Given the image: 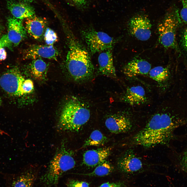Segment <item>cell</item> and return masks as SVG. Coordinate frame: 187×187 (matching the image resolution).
<instances>
[{"mask_svg":"<svg viewBox=\"0 0 187 187\" xmlns=\"http://www.w3.org/2000/svg\"><path fill=\"white\" fill-rule=\"evenodd\" d=\"M184 125L183 119L174 110L157 113L135 135L133 141L136 145L147 148L168 145L175 138V130Z\"/></svg>","mask_w":187,"mask_h":187,"instance_id":"6da1fadb","label":"cell"},{"mask_svg":"<svg viewBox=\"0 0 187 187\" xmlns=\"http://www.w3.org/2000/svg\"><path fill=\"white\" fill-rule=\"evenodd\" d=\"M68 33L69 48L65 65L68 75L77 82L89 81L92 77L94 71L90 55L73 34Z\"/></svg>","mask_w":187,"mask_h":187,"instance_id":"7a4b0ae2","label":"cell"},{"mask_svg":"<svg viewBox=\"0 0 187 187\" xmlns=\"http://www.w3.org/2000/svg\"><path fill=\"white\" fill-rule=\"evenodd\" d=\"M90 116L87 104L79 98L72 96L64 105L58 128L63 131H78L88 122Z\"/></svg>","mask_w":187,"mask_h":187,"instance_id":"3957f363","label":"cell"},{"mask_svg":"<svg viewBox=\"0 0 187 187\" xmlns=\"http://www.w3.org/2000/svg\"><path fill=\"white\" fill-rule=\"evenodd\" d=\"M73 156V152L66 148L63 143L42 177L41 181L46 186L50 187L56 185L63 173L75 167L76 162Z\"/></svg>","mask_w":187,"mask_h":187,"instance_id":"277c9868","label":"cell"},{"mask_svg":"<svg viewBox=\"0 0 187 187\" xmlns=\"http://www.w3.org/2000/svg\"><path fill=\"white\" fill-rule=\"evenodd\" d=\"M0 85L8 94L16 96L31 94L34 88L32 81L25 78L17 68L11 69L1 76Z\"/></svg>","mask_w":187,"mask_h":187,"instance_id":"5b68a950","label":"cell"},{"mask_svg":"<svg viewBox=\"0 0 187 187\" xmlns=\"http://www.w3.org/2000/svg\"><path fill=\"white\" fill-rule=\"evenodd\" d=\"M181 21L179 9L177 6L174 5L158 24V41L165 48L175 49L177 48L176 29Z\"/></svg>","mask_w":187,"mask_h":187,"instance_id":"8992f818","label":"cell"},{"mask_svg":"<svg viewBox=\"0 0 187 187\" xmlns=\"http://www.w3.org/2000/svg\"><path fill=\"white\" fill-rule=\"evenodd\" d=\"M82 34L92 54L112 49L115 43L113 38L106 33L97 31L93 29L83 30Z\"/></svg>","mask_w":187,"mask_h":187,"instance_id":"52a82bcc","label":"cell"},{"mask_svg":"<svg viewBox=\"0 0 187 187\" xmlns=\"http://www.w3.org/2000/svg\"><path fill=\"white\" fill-rule=\"evenodd\" d=\"M151 23L147 17L139 15L130 20L128 29L131 36L141 41H145L151 36Z\"/></svg>","mask_w":187,"mask_h":187,"instance_id":"ba28073f","label":"cell"},{"mask_svg":"<svg viewBox=\"0 0 187 187\" xmlns=\"http://www.w3.org/2000/svg\"><path fill=\"white\" fill-rule=\"evenodd\" d=\"M105 124L110 132L116 134L127 132L131 130L132 126L129 116L123 113L110 115L105 120Z\"/></svg>","mask_w":187,"mask_h":187,"instance_id":"9c48e42d","label":"cell"},{"mask_svg":"<svg viewBox=\"0 0 187 187\" xmlns=\"http://www.w3.org/2000/svg\"><path fill=\"white\" fill-rule=\"evenodd\" d=\"M117 165L119 170L125 174L137 172L143 167L141 159L131 151H127L119 158Z\"/></svg>","mask_w":187,"mask_h":187,"instance_id":"30bf717a","label":"cell"},{"mask_svg":"<svg viewBox=\"0 0 187 187\" xmlns=\"http://www.w3.org/2000/svg\"><path fill=\"white\" fill-rule=\"evenodd\" d=\"M58 54V50L52 45H34L25 50L24 57L27 59L42 57L56 59Z\"/></svg>","mask_w":187,"mask_h":187,"instance_id":"8fae6325","label":"cell"},{"mask_svg":"<svg viewBox=\"0 0 187 187\" xmlns=\"http://www.w3.org/2000/svg\"><path fill=\"white\" fill-rule=\"evenodd\" d=\"M8 39L12 45L17 46L26 37V31L21 21L14 17L8 20Z\"/></svg>","mask_w":187,"mask_h":187,"instance_id":"7c38bea8","label":"cell"},{"mask_svg":"<svg viewBox=\"0 0 187 187\" xmlns=\"http://www.w3.org/2000/svg\"><path fill=\"white\" fill-rule=\"evenodd\" d=\"M111 150L107 147L87 150L83 155V164L89 167L96 166L106 160Z\"/></svg>","mask_w":187,"mask_h":187,"instance_id":"4fadbf2b","label":"cell"},{"mask_svg":"<svg viewBox=\"0 0 187 187\" xmlns=\"http://www.w3.org/2000/svg\"><path fill=\"white\" fill-rule=\"evenodd\" d=\"M151 69L150 63L146 60L140 58H134L129 61L124 66V74L129 77L148 74Z\"/></svg>","mask_w":187,"mask_h":187,"instance_id":"5bb4252c","label":"cell"},{"mask_svg":"<svg viewBox=\"0 0 187 187\" xmlns=\"http://www.w3.org/2000/svg\"><path fill=\"white\" fill-rule=\"evenodd\" d=\"M111 49L102 52L98 57L99 71L101 74L115 78L116 77Z\"/></svg>","mask_w":187,"mask_h":187,"instance_id":"9a60e30c","label":"cell"},{"mask_svg":"<svg viewBox=\"0 0 187 187\" xmlns=\"http://www.w3.org/2000/svg\"><path fill=\"white\" fill-rule=\"evenodd\" d=\"M46 25V20L34 15L26 18L25 28L32 37L36 39H39L44 35Z\"/></svg>","mask_w":187,"mask_h":187,"instance_id":"2e32d148","label":"cell"},{"mask_svg":"<svg viewBox=\"0 0 187 187\" xmlns=\"http://www.w3.org/2000/svg\"><path fill=\"white\" fill-rule=\"evenodd\" d=\"M7 6L14 17L16 19H26L34 15V9L28 3L10 0L7 2Z\"/></svg>","mask_w":187,"mask_h":187,"instance_id":"e0dca14e","label":"cell"},{"mask_svg":"<svg viewBox=\"0 0 187 187\" xmlns=\"http://www.w3.org/2000/svg\"><path fill=\"white\" fill-rule=\"evenodd\" d=\"M122 99L125 102L133 106L145 103L147 98L144 88L141 86H137L128 88Z\"/></svg>","mask_w":187,"mask_h":187,"instance_id":"ac0fdd59","label":"cell"},{"mask_svg":"<svg viewBox=\"0 0 187 187\" xmlns=\"http://www.w3.org/2000/svg\"><path fill=\"white\" fill-rule=\"evenodd\" d=\"M148 74L150 78L164 89L169 85L172 77L168 66H156L151 69Z\"/></svg>","mask_w":187,"mask_h":187,"instance_id":"d6986e66","label":"cell"},{"mask_svg":"<svg viewBox=\"0 0 187 187\" xmlns=\"http://www.w3.org/2000/svg\"><path fill=\"white\" fill-rule=\"evenodd\" d=\"M29 71L35 79L40 81L44 80L46 77L48 65L41 59H34L29 65Z\"/></svg>","mask_w":187,"mask_h":187,"instance_id":"ffe728a7","label":"cell"},{"mask_svg":"<svg viewBox=\"0 0 187 187\" xmlns=\"http://www.w3.org/2000/svg\"><path fill=\"white\" fill-rule=\"evenodd\" d=\"M36 177L35 171L28 169L16 178L13 182V187H33Z\"/></svg>","mask_w":187,"mask_h":187,"instance_id":"44dd1931","label":"cell"},{"mask_svg":"<svg viewBox=\"0 0 187 187\" xmlns=\"http://www.w3.org/2000/svg\"><path fill=\"white\" fill-rule=\"evenodd\" d=\"M108 141V138L101 131L96 130L93 131L85 140L82 148L103 145Z\"/></svg>","mask_w":187,"mask_h":187,"instance_id":"7402d4cb","label":"cell"},{"mask_svg":"<svg viewBox=\"0 0 187 187\" xmlns=\"http://www.w3.org/2000/svg\"><path fill=\"white\" fill-rule=\"evenodd\" d=\"M114 168L108 161L105 160L96 166L92 172L85 173H77L84 176L103 177L108 175L112 172Z\"/></svg>","mask_w":187,"mask_h":187,"instance_id":"603a6c76","label":"cell"},{"mask_svg":"<svg viewBox=\"0 0 187 187\" xmlns=\"http://www.w3.org/2000/svg\"><path fill=\"white\" fill-rule=\"evenodd\" d=\"M176 158L181 169L187 172V145L181 152L177 153Z\"/></svg>","mask_w":187,"mask_h":187,"instance_id":"cb8c5ba5","label":"cell"},{"mask_svg":"<svg viewBox=\"0 0 187 187\" xmlns=\"http://www.w3.org/2000/svg\"><path fill=\"white\" fill-rule=\"evenodd\" d=\"M71 5L78 10L84 11L89 6V0H65Z\"/></svg>","mask_w":187,"mask_h":187,"instance_id":"d4e9b609","label":"cell"},{"mask_svg":"<svg viewBox=\"0 0 187 187\" xmlns=\"http://www.w3.org/2000/svg\"><path fill=\"white\" fill-rule=\"evenodd\" d=\"M44 35L45 42L48 45L53 44L57 39L56 34L49 28H47L46 30Z\"/></svg>","mask_w":187,"mask_h":187,"instance_id":"484cf974","label":"cell"},{"mask_svg":"<svg viewBox=\"0 0 187 187\" xmlns=\"http://www.w3.org/2000/svg\"><path fill=\"white\" fill-rule=\"evenodd\" d=\"M182 8L179 12L181 21L187 24V0H181Z\"/></svg>","mask_w":187,"mask_h":187,"instance_id":"4316f807","label":"cell"},{"mask_svg":"<svg viewBox=\"0 0 187 187\" xmlns=\"http://www.w3.org/2000/svg\"><path fill=\"white\" fill-rule=\"evenodd\" d=\"M67 187H89V184L85 181L72 179L68 181Z\"/></svg>","mask_w":187,"mask_h":187,"instance_id":"83f0119b","label":"cell"},{"mask_svg":"<svg viewBox=\"0 0 187 187\" xmlns=\"http://www.w3.org/2000/svg\"><path fill=\"white\" fill-rule=\"evenodd\" d=\"M125 184L122 182H107L102 184L99 187H124Z\"/></svg>","mask_w":187,"mask_h":187,"instance_id":"f1b7e54d","label":"cell"},{"mask_svg":"<svg viewBox=\"0 0 187 187\" xmlns=\"http://www.w3.org/2000/svg\"><path fill=\"white\" fill-rule=\"evenodd\" d=\"M11 46L7 34L3 35L0 38V48L5 47H9Z\"/></svg>","mask_w":187,"mask_h":187,"instance_id":"f546056e","label":"cell"},{"mask_svg":"<svg viewBox=\"0 0 187 187\" xmlns=\"http://www.w3.org/2000/svg\"><path fill=\"white\" fill-rule=\"evenodd\" d=\"M182 42L184 48L187 52V28L184 32L182 37Z\"/></svg>","mask_w":187,"mask_h":187,"instance_id":"4dcf8cb0","label":"cell"},{"mask_svg":"<svg viewBox=\"0 0 187 187\" xmlns=\"http://www.w3.org/2000/svg\"><path fill=\"white\" fill-rule=\"evenodd\" d=\"M6 57V53L4 48H0V61L4 60Z\"/></svg>","mask_w":187,"mask_h":187,"instance_id":"1f68e13d","label":"cell"},{"mask_svg":"<svg viewBox=\"0 0 187 187\" xmlns=\"http://www.w3.org/2000/svg\"><path fill=\"white\" fill-rule=\"evenodd\" d=\"M20 2L29 4L34 0H19Z\"/></svg>","mask_w":187,"mask_h":187,"instance_id":"d6a6232c","label":"cell"},{"mask_svg":"<svg viewBox=\"0 0 187 187\" xmlns=\"http://www.w3.org/2000/svg\"><path fill=\"white\" fill-rule=\"evenodd\" d=\"M1 102H2L1 99V98L0 97V105H1Z\"/></svg>","mask_w":187,"mask_h":187,"instance_id":"836d02e7","label":"cell"}]
</instances>
